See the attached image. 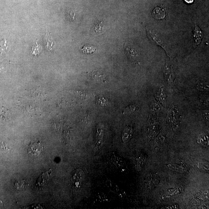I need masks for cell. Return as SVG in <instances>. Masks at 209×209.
Returning <instances> with one entry per match:
<instances>
[{
	"label": "cell",
	"instance_id": "cell-2",
	"mask_svg": "<svg viewBox=\"0 0 209 209\" xmlns=\"http://www.w3.org/2000/svg\"><path fill=\"white\" fill-rule=\"evenodd\" d=\"M146 28L148 38L151 40V41L152 42H154L155 44L162 46L163 48L166 51V46H165V44L163 42V41L162 37H161L158 33L155 32L154 31H152L150 29H148L147 28Z\"/></svg>",
	"mask_w": 209,
	"mask_h": 209
},
{
	"label": "cell",
	"instance_id": "cell-21",
	"mask_svg": "<svg viewBox=\"0 0 209 209\" xmlns=\"http://www.w3.org/2000/svg\"><path fill=\"white\" fill-rule=\"evenodd\" d=\"M96 49L90 46H85L81 49L82 53L85 54H91L96 51Z\"/></svg>",
	"mask_w": 209,
	"mask_h": 209
},
{
	"label": "cell",
	"instance_id": "cell-24",
	"mask_svg": "<svg viewBox=\"0 0 209 209\" xmlns=\"http://www.w3.org/2000/svg\"><path fill=\"white\" fill-rule=\"evenodd\" d=\"M136 105L134 104H131L128 106L123 111V113L124 114H129L134 112L136 110Z\"/></svg>",
	"mask_w": 209,
	"mask_h": 209
},
{
	"label": "cell",
	"instance_id": "cell-32",
	"mask_svg": "<svg viewBox=\"0 0 209 209\" xmlns=\"http://www.w3.org/2000/svg\"><path fill=\"white\" fill-rule=\"evenodd\" d=\"M208 206H207V205H205V206H201V207H200V209H206V208H208Z\"/></svg>",
	"mask_w": 209,
	"mask_h": 209
},
{
	"label": "cell",
	"instance_id": "cell-31",
	"mask_svg": "<svg viewBox=\"0 0 209 209\" xmlns=\"http://www.w3.org/2000/svg\"><path fill=\"white\" fill-rule=\"evenodd\" d=\"M7 148L3 142H0V150H5Z\"/></svg>",
	"mask_w": 209,
	"mask_h": 209
},
{
	"label": "cell",
	"instance_id": "cell-13",
	"mask_svg": "<svg viewBox=\"0 0 209 209\" xmlns=\"http://www.w3.org/2000/svg\"><path fill=\"white\" fill-rule=\"evenodd\" d=\"M105 31L104 24L102 21H98L93 28V32L95 35H100Z\"/></svg>",
	"mask_w": 209,
	"mask_h": 209
},
{
	"label": "cell",
	"instance_id": "cell-19",
	"mask_svg": "<svg viewBox=\"0 0 209 209\" xmlns=\"http://www.w3.org/2000/svg\"><path fill=\"white\" fill-rule=\"evenodd\" d=\"M196 166L197 168L204 172H208L209 171L208 164L203 162H197L196 163Z\"/></svg>",
	"mask_w": 209,
	"mask_h": 209
},
{
	"label": "cell",
	"instance_id": "cell-20",
	"mask_svg": "<svg viewBox=\"0 0 209 209\" xmlns=\"http://www.w3.org/2000/svg\"><path fill=\"white\" fill-rule=\"evenodd\" d=\"M106 184L108 189L112 192L117 191L118 190V187L114 182L111 180H108L106 182Z\"/></svg>",
	"mask_w": 209,
	"mask_h": 209
},
{
	"label": "cell",
	"instance_id": "cell-27",
	"mask_svg": "<svg viewBox=\"0 0 209 209\" xmlns=\"http://www.w3.org/2000/svg\"><path fill=\"white\" fill-rule=\"evenodd\" d=\"M25 185V183H24V180L23 181H19L16 182L15 183V189L18 190H20V189H23Z\"/></svg>",
	"mask_w": 209,
	"mask_h": 209
},
{
	"label": "cell",
	"instance_id": "cell-12",
	"mask_svg": "<svg viewBox=\"0 0 209 209\" xmlns=\"http://www.w3.org/2000/svg\"><path fill=\"white\" fill-rule=\"evenodd\" d=\"M85 177L84 171L81 169H78L75 171L72 177L74 182H81L83 181Z\"/></svg>",
	"mask_w": 209,
	"mask_h": 209
},
{
	"label": "cell",
	"instance_id": "cell-14",
	"mask_svg": "<svg viewBox=\"0 0 209 209\" xmlns=\"http://www.w3.org/2000/svg\"><path fill=\"white\" fill-rule=\"evenodd\" d=\"M197 143L202 146L207 147L209 146V141L208 135L201 134L197 137Z\"/></svg>",
	"mask_w": 209,
	"mask_h": 209
},
{
	"label": "cell",
	"instance_id": "cell-1",
	"mask_svg": "<svg viewBox=\"0 0 209 209\" xmlns=\"http://www.w3.org/2000/svg\"><path fill=\"white\" fill-rule=\"evenodd\" d=\"M169 114V122L172 129L176 130L179 127L180 123V116L177 107H173Z\"/></svg>",
	"mask_w": 209,
	"mask_h": 209
},
{
	"label": "cell",
	"instance_id": "cell-18",
	"mask_svg": "<svg viewBox=\"0 0 209 209\" xmlns=\"http://www.w3.org/2000/svg\"><path fill=\"white\" fill-rule=\"evenodd\" d=\"M42 47L38 44L37 42H36V44H33L31 48V52L32 55H38L42 51Z\"/></svg>",
	"mask_w": 209,
	"mask_h": 209
},
{
	"label": "cell",
	"instance_id": "cell-23",
	"mask_svg": "<svg viewBox=\"0 0 209 209\" xmlns=\"http://www.w3.org/2000/svg\"><path fill=\"white\" fill-rule=\"evenodd\" d=\"M7 42L6 39L0 40V52L2 53L4 52L7 48Z\"/></svg>",
	"mask_w": 209,
	"mask_h": 209
},
{
	"label": "cell",
	"instance_id": "cell-30",
	"mask_svg": "<svg viewBox=\"0 0 209 209\" xmlns=\"http://www.w3.org/2000/svg\"><path fill=\"white\" fill-rule=\"evenodd\" d=\"M179 205L177 204H175L170 205V206H167L165 207L166 209H179Z\"/></svg>",
	"mask_w": 209,
	"mask_h": 209
},
{
	"label": "cell",
	"instance_id": "cell-5",
	"mask_svg": "<svg viewBox=\"0 0 209 209\" xmlns=\"http://www.w3.org/2000/svg\"><path fill=\"white\" fill-rule=\"evenodd\" d=\"M126 52L130 60L135 64H139L140 63V55L136 50L130 47L126 49Z\"/></svg>",
	"mask_w": 209,
	"mask_h": 209
},
{
	"label": "cell",
	"instance_id": "cell-8",
	"mask_svg": "<svg viewBox=\"0 0 209 209\" xmlns=\"http://www.w3.org/2000/svg\"><path fill=\"white\" fill-rule=\"evenodd\" d=\"M133 129L130 126L125 127L122 132V139L123 143H126L131 139L133 135Z\"/></svg>",
	"mask_w": 209,
	"mask_h": 209
},
{
	"label": "cell",
	"instance_id": "cell-26",
	"mask_svg": "<svg viewBox=\"0 0 209 209\" xmlns=\"http://www.w3.org/2000/svg\"><path fill=\"white\" fill-rule=\"evenodd\" d=\"M76 15L75 10H70L67 12V16L68 19L71 21H73Z\"/></svg>",
	"mask_w": 209,
	"mask_h": 209
},
{
	"label": "cell",
	"instance_id": "cell-28",
	"mask_svg": "<svg viewBox=\"0 0 209 209\" xmlns=\"http://www.w3.org/2000/svg\"><path fill=\"white\" fill-rule=\"evenodd\" d=\"M105 196L103 194H99L97 196V197L96 199L99 200V202H102L104 201V199L105 200Z\"/></svg>",
	"mask_w": 209,
	"mask_h": 209
},
{
	"label": "cell",
	"instance_id": "cell-3",
	"mask_svg": "<svg viewBox=\"0 0 209 209\" xmlns=\"http://www.w3.org/2000/svg\"><path fill=\"white\" fill-rule=\"evenodd\" d=\"M43 149L42 144L39 142L33 143L29 146L28 153L32 157H37L42 153Z\"/></svg>",
	"mask_w": 209,
	"mask_h": 209
},
{
	"label": "cell",
	"instance_id": "cell-11",
	"mask_svg": "<svg viewBox=\"0 0 209 209\" xmlns=\"http://www.w3.org/2000/svg\"><path fill=\"white\" fill-rule=\"evenodd\" d=\"M203 34L199 27L196 25L194 30V38L196 45H199L203 37Z\"/></svg>",
	"mask_w": 209,
	"mask_h": 209
},
{
	"label": "cell",
	"instance_id": "cell-6",
	"mask_svg": "<svg viewBox=\"0 0 209 209\" xmlns=\"http://www.w3.org/2000/svg\"><path fill=\"white\" fill-rule=\"evenodd\" d=\"M164 76L167 82L170 85L173 84L175 78L173 69L172 67L169 65L167 64L164 68Z\"/></svg>",
	"mask_w": 209,
	"mask_h": 209
},
{
	"label": "cell",
	"instance_id": "cell-7",
	"mask_svg": "<svg viewBox=\"0 0 209 209\" xmlns=\"http://www.w3.org/2000/svg\"><path fill=\"white\" fill-rule=\"evenodd\" d=\"M112 162L116 167L119 169H123L126 167V165L125 161L117 155H113L111 157Z\"/></svg>",
	"mask_w": 209,
	"mask_h": 209
},
{
	"label": "cell",
	"instance_id": "cell-25",
	"mask_svg": "<svg viewBox=\"0 0 209 209\" xmlns=\"http://www.w3.org/2000/svg\"><path fill=\"white\" fill-rule=\"evenodd\" d=\"M159 127L157 126H153L151 129L149 134V137L151 138H154L158 133Z\"/></svg>",
	"mask_w": 209,
	"mask_h": 209
},
{
	"label": "cell",
	"instance_id": "cell-29",
	"mask_svg": "<svg viewBox=\"0 0 209 209\" xmlns=\"http://www.w3.org/2000/svg\"><path fill=\"white\" fill-rule=\"evenodd\" d=\"M202 197L205 200H207L209 198V192L208 191H206L203 192V193L201 195Z\"/></svg>",
	"mask_w": 209,
	"mask_h": 209
},
{
	"label": "cell",
	"instance_id": "cell-4",
	"mask_svg": "<svg viewBox=\"0 0 209 209\" xmlns=\"http://www.w3.org/2000/svg\"><path fill=\"white\" fill-rule=\"evenodd\" d=\"M183 191V188L181 186L176 187L167 190L163 194L162 198L164 200L170 199L171 197L175 196L181 193Z\"/></svg>",
	"mask_w": 209,
	"mask_h": 209
},
{
	"label": "cell",
	"instance_id": "cell-33",
	"mask_svg": "<svg viewBox=\"0 0 209 209\" xmlns=\"http://www.w3.org/2000/svg\"><path fill=\"white\" fill-rule=\"evenodd\" d=\"M185 1L188 3H191L193 2V0H185Z\"/></svg>",
	"mask_w": 209,
	"mask_h": 209
},
{
	"label": "cell",
	"instance_id": "cell-10",
	"mask_svg": "<svg viewBox=\"0 0 209 209\" xmlns=\"http://www.w3.org/2000/svg\"><path fill=\"white\" fill-rule=\"evenodd\" d=\"M152 15L155 18L163 19L166 15V12L164 9L161 7L155 8L152 13Z\"/></svg>",
	"mask_w": 209,
	"mask_h": 209
},
{
	"label": "cell",
	"instance_id": "cell-15",
	"mask_svg": "<svg viewBox=\"0 0 209 209\" xmlns=\"http://www.w3.org/2000/svg\"><path fill=\"white\" fill-rule=\"evenodd\" d=\"M155 98L159 102L164 104L166 99V95L163 88H161L159 90Z\"/></svg>",
	"mask_w": 209,
	"mask_h": 209
},
{
	"label": "cell",
	"instance_id": "cell-34",
	"mask_svg": "<svg viewBox=\"0 0 209 209\" xmlns=\"http://www.w3.org/2000/svg\"><path fill=\"white\" fill-rule=\"evenodd\" d=\"M3 203L2 201L0 200V208H2L3 206Z\"/></svg>",
	"mask_w": 209,
	"mask_h": 209
},
{
	"label": "cell",
	"instance_id": "cell-16",
	"mask_svg": "<svg viewBox=\"0 0 209 209\" xmlns=\"http://www.w3.org/2000/svg\"><path fill=\"white\" fill-rule=\"evenodd\" d=\"M146 162V158L143 156H141L138 158L137 161L136 166L138 170L141 171L145 166Z\"/></svg>",
	"mask_w": 209,
	"mask_h": 209
},
{
	"label": "cell",
	"instance_id": "cell-17",
	"mask_svg": "<svg viewBox=\"0 0 209 209\" xmlns=\"http://www.w3.org/2000/svg\"><path fill=\"white\" fill-rule=\"evenodd\" d=\"M196 88L201 91H207L209 89L208 82L198 81L196 85Z\"/></svg>",
	"mask_w": 209,
	"mask_h": 209
},
{
	"label": "cell",
	"instance_id": "cell-9",
	"mask_svg": "<svg viewBox=\"0 0 209 209\" xmlns=\"http://www.w3.org/2000/svg\"><path fill=\"white\" fill-rule=\"evenodd\" d=\"M168 168L171 171L180 173H185L188 171L186 168L181 164L179 165L178 164L174 163H170L167 165Z\"/></svg>",
	"mask_w": 209,
	"mask_h": 209
},
{
	"label": "cell",
	"instance_id": "cell-22",
	"mask_svg": "<svg viewBox=\"0 0 209 209\" xmlns=\"http://www.w3.org/2000/svg\"><path fill=\"white\" fill-rule=\"evenodd\" d=\"M50 39L49 38V37H48L47 35H46V40H47V49L50 52L52 51V50L53 49H54V48L55 47V45L54 44V42L51 36H50Z\"/></svg>",
	"mask_w": 209,
	"mask_h": 209
}]
</instances>
